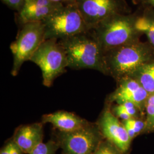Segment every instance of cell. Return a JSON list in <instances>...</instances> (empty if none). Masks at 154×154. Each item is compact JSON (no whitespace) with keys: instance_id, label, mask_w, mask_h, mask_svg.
Returning <instances> with one entry per match:
<instances>
[{"instance_id":"obj_2","label":"cell","mask_w":154,"mask_h":154,"mask_svg":"<svg viewBox=\"0 0 154 154\" xmlns=\"http://www.w3.org/2000/svg\"><path fill=\"white\" fill-rule=\"evenodd\" d=\"M154 59V50L149 42L125 45L105 53L106 75L118 82L131 77L138 69Z\"/></svg>"},{"instance_id":"obj_9","label":"cell","mask_w":154,"mask_h":154,"mask_svg":"<svg viewBox=\"0 0 154 154\" xmlns=\"http://www.w3.org/2000/svg\"><path fill=\"white\" fill-rule=\"evenodd\" d=\"M97 124L103 138L115 145L123 154H126L132 140L122 122L109 107L103 111Z\"/></svg>"},{"instance_id":"obj_18","label":"cell","mask_w":154,"mask_h":154,"mask_svg":"<svg viewBox=\"0 0 154 154\" xmlns=\"http://www.w3.org/2000/svg\"><path fill=\"white\" fill-rule=\"evenodd\" d=\"M59 148L60 146L58 142L51 139L46 143L42 142L39 144L30 154H55Z\"/></svg>"},{"instance_id":"obj_17","label":"cell","mask_w":154,"mask_h":154,"mask_svg":"<svg viewBox=\"0 0 154 154\" xmlns=\"http://www.w3.org/2000/svg\"><path fill=\"white\" fill-rule=\"evenodd\" d=\"M146 117L145 120V132L154 131V93L150 94L148 96L145 106Z\"/></svg>"},{"instance_id":"obj_15","label":"cell","mask_w":154,"mask_h":154,"mask_svg":"<svg viewBox=\"0 0 154 154\" xmlns=\"http://www.w3.org/2000/svg\"><path fill=\"white\" fill-rule=\"evenodd\" d=\"M131 78L138 81L149 93H154V59L140 67Z\"/></svg>"},{"instance_id":"obj_11","label":"cell","mask_w":154,"mask_h":154,"mask_svg":"<svg viewBox=\"0 0 154 154\" xmlns=\"http://www.w3.org/2000/svg\"><path fill=\"white\" fill-rule=\"evenodd\" d=\"M63 5L50 0H24L22 9L17 14V23L21 26L29 22H42Z\"/></svg>"},{"instance_id":"obj_10","label":"cell","mask_w":154,"mask_h":154,"mask_svg":"<svg viewBox=\"0 0 154 154\" xmlns=\"http://www.w3.org/2000/svg\"><path fill=\"white\" fill-rule=\"evenodd\" d=\"M116 90L111 94L108 102H116L117 105L124 102H131L143 114L149 93L135 79L128 77L118 82Z\"/></svg>"},{"instance_id":"obj_16","label":"cell","mask_w":154,"mask_h":154,"mask_svg":"<svg viewBox=\"0 0 154 154\" xmlns=\"http://www.w3.org/2000/svg\"><path fill=\"white\" fill-rule=\"evenodd\" d=\"M122 122L131 140L140 134L145 132V120L140 119V118H132L129 120L123 121Z\"/></svg>"},{"instance_id":"obj_1","label":"cell","mask_w":154,"mask_h":154,"mask_svg":"<svg viewBox=\"0 0 154 154\" xmlns=\"http://www.w3.org/2000/svg\"><path fill=\"white\" fill-rule=\"evenodd\" d=\"M140 13L139 8L132 13L113 15L90 30L104 54L116 48L140 41L144 34L137 28Z\"/></svg>"},{"instance_id":"obj_7","label":"cell","mask_w":154,"mask_h":154,"mask_svg":"<svg viewBox=\"0 0 154 154\" xmlns=\"http://www.w3.org/2000/svg\"><path fill=\"white\" fill-rule=\"evenodd\" d=\"M56 137L63 154H93L104 139L97 124L91 122L72 132L58 131Z\"/></svg>"},{"instance_id":"obj_13","label":"cell","mask_w":154,"mask_h":154,"mask_svg":"<svg viewBox=\"0 0 154 154\" xmlns=\"http://www.w3.org/2000/svg\"><path fill=\"white\" fill-rule=\"evenodd\" d=\"M41 122L43 124L51 123L58 131L61 132L74 131L90 123V122L76 114L65 111H59L44 115Z\"/></svg>"},{"instance_id":"obj_3","label":"cell","mask_w":154,"mask_h":154,"mask_svg":"<svg viewBox=\"0 0 154 154\" xmlns=\"http://www.w3.org/2000/svg\"><path fill=\"white\" fill-rule=\"evenodd\" d=\"M58 41L65 51L68 67L93 69L106 75L105 54L90 30Z\"/></svg>"},{"instance_id":"obj_12","label":"cell","mask_w":154,"mask_h":154,"mask_svg":"<svg viewBox=\"0 0 154 154\" xmlns=\"http://www.w3.org/2000/svg\"><path fill=\"white\" fill-rule=\"evenodd\" d=\"M43 125L42 122L34 123L20 126L16 129L12 139L24 154H30L37 146L43 142Z\"/></svg>"},{"instance_id":"obj_24","label":"cell","mask_w":154,"mask_h":154,"mask_svg":"<svg viewBox=\"0 0 154 154\" xmlns=\"http://www.w3.org/2000/svg\"><path fill=\"white\" fill-rule=\"evenodd\" d=\"M50 1L55 3H59L63 5L74 4V3H76V1H77V0H50Z\"/></svg>"},{"instance_id":"obj_4","label":"cell","mask_w":154,"mask_h":154,"mask_svg":"<svg viewBox=\"0 0 154 154\" xmlns=\"http://www.w3.org/2000/svg\"><path fill=\"white\" fill-rule=\"evenodd\" d=\"M42 22L45 40H60L89 31L76 3L62 6Z\"/></svg>"},{"instance_id":"obj_14","label":"cell","mask_w":154,"mask_h":154,"mask_svg":"<svg viewBox=\"0 0 154 154\" xmlns=\"http://www.w3.org/2000/svg\"><path fill=\"white\" fill-rule=\"evenodd\" d=\"M137 22V28L146 34L149 44L154 50V9L151 7H141Z\"/></svg>"},{"instance_id":"obj_19","label":"cell","mask_w":154,"mask_h":154,"mask_svg":"<svg viewBox=\"0 0 154 154\" xmlns=\"http://www.w3.org/2000/svg\"><path fill=\"white\" fill-rule=\"evenodd\" d=\"M93 154H123L115 145L104 138Z\"/></svg>"},{"instance_id":"obj_22","label":"cell","mask_w":154,"mask_h":154,"mask_svg":"<svg viewBox=\"0 0 154 154\" xmlns=\"http://www.w3.org/2000/svg\"><path fill=\"white\" fill-rule=\"evenodd\" d=\"M1 1L11 9L18 12L21 9L24 0H1Z\"/></svg>"},{"instance_id":"obj_5","label":"cell","mask_w":154,"mask_h":154,"mask_svg":"<svg viewBox=\"0 0 154 154\" xmlns=\"http://www.w3.org/2000/svg\"><path fill=\"white\" fill-rule=\"evenodd\" d=\"M30 61L41 70L43 84L49 88L57 77L66 72L68 67L64 49L56 39L45 40L34 53Z\"/></svg>"},{"instance_id":"obj_23","label":"cell","mask_w":154,"mask_h":154,"mask_svg":"<svg viewBox=\"0 0 154 154\" xmlns=\"http://www.w3.org/2000/svg\"><path fill=\"white\" fill-rule=\"evenodd\" d=\"M135 5H138L141 7L148 6L154 9V0H132Z\"/></svg>"},{"instance_id":"obj_20","label":"cell","mask_w":154,"mask_h":154,"mask_svg":"<svg viewBox=\"0 0 154 154\" xmlns=\"http://www.w3.org/2000/svg\"><path fill=\"white\" fill-rule=\"evenodd\" d=\"M22 149L15 143L13 139L6 143L1 149L0 154H23Z\"/></svg>"},{"instance_id":"obj_21","label":"cell","mask_w":154,"mask_h":154,"mask_svg":"<svg viewBox=\"0 0 154 154\" xmlns=\"http://www.w3.org/2000/svg\"><path fill=\"white\" fill-rule=\"evenodd\" d=\"M112 111L113 114L118 118H120L122 120V121L129 120L130 119L133 118L125 110H123L119 105H116V106L113 108Z\"/></svg>"},{"instance_id":"obj_6","label":"cell","mask_w":154,"mask_h":154,"mask_svg":"<svg viewBox=\"0 0 154 154\" xmlns=\"http://www.w3.org/2000/svg\"><path fill=\"white\" fill-rule=\"evenodd\" d=\"M44 41V25L42 22H29L21 26L16 40L10 46L13 55L11 71L13 76L17 75L23 63L30 61Z\"/></svg>"},{"instance_id":"obj_8","label":"cell","mask_w":154,"mask_h":154,"mask_svg":"<svg viewBox=\"0 0 154 154\" xmlns=\"http://www.w3.org/2000/svg\"><path fill=\"white\" fill-rule=\"evenodd\" d=\"M76 4L89 31L109 17L131 13L125 0H77Z\"/></svg>"}]
</instances>
